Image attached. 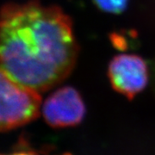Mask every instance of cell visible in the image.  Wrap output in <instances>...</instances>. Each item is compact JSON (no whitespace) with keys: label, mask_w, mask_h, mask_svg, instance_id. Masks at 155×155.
Returning <instances> with one entry per match:
<instances>
[{"label":"cell","mask_w":155,"mask_h":155,"mask_svg":"<svg viewBox=\"0 0 155 155\" xmlns=\"http://www.w3.org/2000/svg\"><path fill=\"white\" fill-rule=\"evenodd\" d=\"M72 22L60 8L30 2L0 14V68L15 81L41 92L55 86L75 65Z\"/></svg>","instance_id":"obj_1"},{"label":"cell","mask_w":155,"mask_h":155,"mask_svg":"<svg viewBox=\"0 0 155 155\" xmlns=\"http://www.w3.org/2000/svg\"><path fill=\"white\" fill-rule=\"evenodd\" d=\"M39 92L23 86L0 68V132L16 129L38 117Z\"/></svg>","instance_id":"obj_2"},{"label":"cell","mask_w":155,"mask_h":155,"mask_svg":"<svg viewBox=\"0 0 155 155\" xmlns=\"http://www.w3.org/2000/svg\"><path fill=\"white\" fill-rule=\"evenodd\" d=\"M85 112L82 97L71 86L57 90L50 95L42 106L45 121L55 128L76 126L83 121Z\"/></svg>","instance_id":"obj_3"},{"label":"cell","mask_w":155,"mask_h":155,"mask_svg":"<svg viewBox=\"0 0 155 155\" xmlns=\"http://www.w3.org/2000/svg\"><path fill=\"white\" fill-rule=\"evenodd\" d=\"M109 78L116 91L132 99L147 86L148 68L140 56L120 54L113 58L110 63Z\"/></svg>","instance_id":"obj_4"},{"label":"cell","mask_w":155,"mask_h":155,"mask_svg":"<svg viewBox=\"0 0 155 155\" xmlns=\"http://www.w3.org/2000/svg\"><path fill=\"white\" fill-rule=\"evenodd\" d=\"M96 5L102 11L118 14L124 11L127 7L128 0H94Z\"/></svg>","instance_id":"obj_5"},{"label":"cell","mask_w":155,"mask_h":155,"mask_svg":"<svg viewBox=\"0 0 155 155\" xmlns=\"http://www.w3.org/2000/svg\"><path fill=\"white\" fill-rule=\"evenodd\" d=\"M0 155H37L35 152L30 151L28 149H19L13 151V152H9L6 153H0Z\"/></svg>","instance_id":"obj_6"}]
</instances>
